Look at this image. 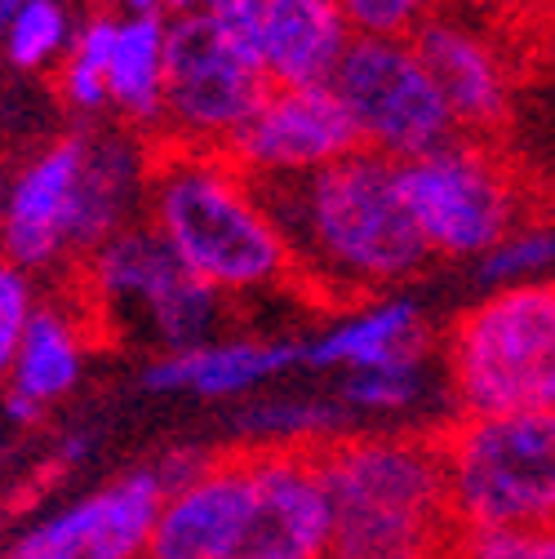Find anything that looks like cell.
Here are the masks:
<instances>
[{
	"label": "cell",
	"instance_id": "cell-32",
	"mask_svg": "<svg viewBox=\"0 0 555 559\" xmlns=\"http://www.w3.org/2000/svg\"><path fill=\"white\" fill-rule=\"evenodd\" d=\"M0 417H5L10 427H36L40 417H45V404H36L32 395L5 386V400H0Z\"/></svg>",
	"mask_w": 555,
	"mask_h": 559
},
{
	"label": "cell",
	"instance_id": "cell-7",
	"mask_svg": "<svg viewBox=\"0 0 555 559\" xmlns=\"http://www.w3.org/2000/svg\"><path fill=\"white\" fill-rule=\"evenodd\" d=\"M395 182L432 258L475 262L498 236L529 218L524 174L484 138L453 133L449 143L400 160Z\"/></svg>",
	"mask_w": 555,
	"mask_h": 559
},
{
	"label": "cell",
	"instance_id": "cell-6",
	"mask_svg": "<svg viewBox=\"0 0 555 559\" xmlns=\"http://www.w3.org/2000/svg\"><path fill=\"white\" fill-rule=\"evenodd\" d=\"M449 507L462 528H551L555 520V417L494 413L436 431Z\"/></svg>",
	"mask_w": 555,
	"mask_h": 559
},
{
	"label": "cell",
	"instance_id": "cell-37",
	"mask_svg": "<svg viewBox=\"0 0 555 559\" xmlns=\"http://www.w3.org/2000/svg\"><path fill=\"white\" fill-rule=\"evenodd\" d=\"M0 204H5V174H0Z\"/></svg>",
	"mask_w": 555,
	"mask_h": 559
},
{
	"label": "cell",
	"instance_id": "cell-8",
	"mask_svg": "<svg viewBox=\"0 0 555 559\" xmlns=\"http://www.w3.org/2000/svg\"><path fill=\"white\" fill-rule=\"evenodd\" d=\"M356 143L387 160H413L458 133L409 36H352L329 76Z\"/></svg>",
	"mask_w": 555,
	"mask_h": 559
},
{
	"label": "cell",
	"instance_id": "cell-29",
	"mask_svg": "<svg viewBox=\"0 0 555 559\" xmlns=\"http://www.w3.org/2000/svg\"><path fill=\"white\" fill-rule=\"evenodd\" d=\"M54 76H58V98H62V107L72 116H81V120L107 116V81H103L98 67L76 62V58H62Z\"/></svg>",
	"mask_w": 555,
	"mask_h": 559
},
{
	"label": "cell",
	"instance_id": "cell-19",
	"mask_svg": "<svg viewBox=\"0 0 555 559\" xmlns=\"http://www.w3.org/2000/svg\"><path fill=\"white\" fill-rule=\"evenodd\" d=\"M103 81H107V116L120 129L156 143L165 111V14L116 23V45Z\"/></svg>",
	"mask_w": 555,
	"mask_h": 559
},
{
	"label": "cell",
	"instance_id": "cell-1",
	"mask_svg": "<svg viewBox=\"0 0 555 559\" xmlns=\"http://www.w3.org/2000/svg\"><path fill=\"white\" fill-rule=\"evenodd\" d=\"M290 253V280L320 307H356L418 280L432 262L413 227L395 160L346 152L320 169L253 182Z\"/></svg>",
	"mask_w": 555,
	"mask_h": 559
},
{
	"label": "cell",
	"instance_id": "cell-2",
	"mask_svg": "<svg viewBox=\"0 0 555 559\" xmlns=\"http://www.w3.org/2000/svg\"><path fill=\"white\" fill-rule=\"evenodd\" d=\"M143 214L174 258L227 302L294 289L285 240L253 178L223 152L152 143Z\"/></svg>",
	"mask_w": 555,
	"mask_h": 559
},
{
	"label": "cell",
	"instance_id": "cell-31",
	"mask_svg": "<svg viewBox=\"0 0 555 559\" xmlns=\"http://www.w3.org/2000/svg\"><path fill=\"white\" fill-rule=\"evenodd\" d=\"M210 457H214V453H200V449H178V453L161 457L152 471H156V479H161L165 493H178L182 484H191V479H196L204 466H210Z\"/></svg>",
	"mask_w": 555,
	"mask_h": 559
},
{
	"label": "cell",
	"instance_id": "cell-30",
	"mask_svg": "<svg viewBox=\"0 0 555 559\" xmlns=\"http://www.w3.org/2000/svg\"><path fill=\"white\" fill-rule=\"evenodd\" d=\"M262 5H267V0H204L200 14L219 27L223 40H232L236 49H245L249 58H258V23H262Z\"/></svg>",
	"mask_w": 555,
	"mask_h": 559
},
{
	"label": "cell",
	"instance_id": "cell-33",
	"mask_svg": "<svg viewBox=\"0 0 555 559\" xmlns=\"http://www.w3.org/2000/svg\"><path fill=\"white\" fill-rule=\"evenodd\" d=\"M94 444H98L94 431H72V436L58 444V457H62V462H85V457L94 453Z\"/></svg>",
	"mask_w": 555,
	"mask_h": 559
},
{
	"label": "cell",
	"instance_id": "cell-28",
	"mask_svg": "<svg viewBox=\"0 0 555 559\" xmlns=\"http://www.w3.org/2000/svg\"><path fill=\"white\" fill-rule=\"evenodd\" d=\"M440 0H338V10L356 36H409Z\"/></svg>",
	"mask_w": 555,
	"mask_h": 559
},
{
	"label": "cell",
	"instance_id": "cell-22",
	"mask_svg": "<svg viewBox=\"0 0 555 559\" xmlns=\"http://www.w3.org/2000/svg\"><path fill=\"white\" fill-rule=\"evenodd\" d=\"M440 360L432 352H409L382 365L346 369L338 386V404L346 413H409L440 395Z\"/></svg>",
	"mask_w": 555,
	"mask_h": 559
},
{
	"label": "cell",
	"instance_id": "cell-36",
	"mask_svg": "<svg viewBox=\"0 0 555 559\" xmlns=\"http://www.w3.org/2000/svg\"><path fill=\"white\" fill-rule=\"evenodd\" d=\"M23 5H27V0H0V32H5V23H10Z\"/></svg>",
	"mask_w": 555,
	"mask_h": 559
},
{
	"label": "cell",
	"instance_id": "cell-26",
	"mask_svg": "<svg viewBox=\"0 0 555 559\" xmlns=\"http://www.w3.org/2000/svg\"><path fill=\"white\" fill-rule=\"evenodd\" d=\"M445 559H555L551 528H462Z\"/></svg>",
	"mask_w": 555,
	"mask_h": 559
},
{
	"label": "cell",
	"instance_id": "cell-10",
	"mask_svg": "<svg viewBox=\"0 0 555 559\" xmlns=\"http://www.w3.org/2000/svg\"><path fill=\"white\" fill-rule=\"evenodd\" d=\"M423 67L432 72L453 129L467 138L498 143L516 116V62L494 23L471 14V0L440 5L409 32Z\"/></svg>",
	"mask_w": 555,
	"mask_h": 559
},
{
	"label": "cell",
	"instance_id": "cell-4",
	"mask_svg": "<svg viewBox=\"0 0 555 559\" xmlns=\"http://www.w3.org/2000/svg\"><path fill=\"white\" fill-rule=\"evenodd\" d=\"M445 391L462 417L555 408V289H489L467 307L440 346Z\"/></svg>",
	"mask_w": 555,
	"mask_h": 559
},
{
	"label": "cell",
	"instance_id": "cell-11",
	"mask_svg": "<svg viewBox=\"0 0 555 559\" xmlns=\"http://www.w3.org/2000/svg\"><path fill=\"white\" fill-rule=\"evenodd\" d=\"M249 515L223 559H324L329 493L316 444H249Z\"/></svg>",
	"mask_w": 555,
	"mask_h": 559
},
{
	"label": "cell",
	"instance_id": "cell-12",
	"mask_svg": "<svg viewBox=\"0 0 555 559\" xmlns=\"http://www.w3.org/2000/svg\"><path fill=\"white\" fill-rule=\"evenodd\" d=\"M356 147V129L329 85H267L249 120L227 138L223 156L262 182L320 169Z\"/></svg>",
	"mask_w": 555,
	"mask_h": 559
},
{
	"label": "cell",
	"instance_id": "cell-21",
	"mask_svg": "<svg viewBox=\"0 0 555 559\" xmlns=\"http://www.w3.org/2000/svg\"><path fill=\"white\" fill-rule=\"evenodd\" d=\"M165 488L152 466H138L94 493V528L81 559H143Z\"/></svg>",
	"mask_w": 555,
	"mask_h": 559
},
{
	"label": "cell",
	"instance_id": "cell-16",
	"mask_svg": "<svg viewBox=\"0 0 555 559\" xmlns=\"http://www.w3.org/2000/svg\"><path fill=\"white\" fill-rule=\"evenodd\" d=\"M303 365V342L294 337H214L191 352H161L143 365V391L152 395H200L232 400L285 378Z\"/></svg>",
	"mask_w": 555,
	"mask_h": 559
},
{
	"label": "cell",
	"instance_id": "cell-5",
	"mask_svg": "<svg viewBox=\"0 0 555 559\" xmlns=\"http://www.w3.org/2000/svg\"><path fill=\"white\" fill-rule=\"evenodd\" d=\"M72 271L94 324H129L156 352H191L214 342L236 307L214 285L196 280L147 218L111 231Z\"/></svg>",
	"mask_w": 555,
	"mask_h": 559
},
{
	"label": "cell",
	"instance_id": "cell-14",
	"mask_svg": "<svg viewBox=\"0 0 555 559\" xmlns=\"http://www.w3.org/2000/svg\"><path fill=\"white\" fill-rule=\"evenodd\" d=\"M147 165L152 143L120 124L111 129H85V160L72 182V209H67V249L72 266L103 245L111 231L138 223L147 195Z\"/></svg>",
	"mask_w": 555,
	"mask_h": 559
},
{
	"label": "cell",
	"instance_id": "cell-18",
	"mask_svg": "<svg viewBox=\"0 0 555 559\" xmlns=\"http://www.w3.org/2000/svg\"><path fill=\"white\" fill-rule=\"evenodd\" d=\"M356 32L338 0H267L258 23V67L267 85H329Z\"/></svg>",
	"mask_w": 555,
	"mask_h": 559
},
{
	"label": "cell",
	"instance_id": "cell-3",
	"mask_svg": "<svg viewBox=\"0 0 555 559\" xmlns=\"http://www.w3.org/2000/svg\"><path fill=\"white\" fill-rule=\"evenodd\" d=\"M333 511L324 559H445L458 533L440 436L369 431L316 444Z\"/></svg>",
	"mask_w": 555,
	"mask_h": 559
},
{
	"label": "cell",
	"instance_id": "cell-38",
	"mask_svg": "<svg viewBox=\"0 0 555 559\" xmlns=\"http://www.w3.org/2000/svg\"><path fill=\"white\" fill-rule=\"evenodd\" d=\"M0 449H5V431H0Z\"/></svg>",
	"mask_w": 555,
	"mask_h": 559
},
{
	"label": "cell",
	"instance_id": "cell-35",
	"mask_svg": "<svg viewBox=\"0 0 555 559\" xmlns=\"http://www.w3.org/2000/svg\"><path fill=\"white\" fill-rule=\"evenodd\" d=\"M161 5H165V19H174V14H196L204 0H161Z\"/></svg>",
	"mask_w": 555,
	"mask_h": 559
},
{
	"label": "cell",
	"instance_id": "cell-9",
	"mask_svg": "<svg viewBox=\"0 0 555 559\" xmlns=\"http://www.w3.org/2000/svg\"><path fill=\"white\" fill-rule=\"evenodd\" d=\"M262 94L267 76L258 58L223 40L200 10L165 19V111L156 143L223 152Z\"/></svg>",
	"mask_w": 555,
	"mask_h": 559
},
{
	"label": "cell",
	"instance_id": "cell-15",
	"mask_svg": "<svg viewBox=\"0 0 555 559\" xmlns=\"http://www.w3.org/2000/svg\"><path fill=\"white\" fill-rule=\"evenodd\" d=\"M249 515V457L214 453L191 484L165 493L147 559H223Z\"/></svg>",
	"mask_w": 555,
	"mask_h": 559
},
{
	"label": "cell",
	"instance_id": "cell-17",
	"mask_svg": "<svg viewBox=\"0 0 555 559\" xmlns=\"http://www.w3.org/2000/svg\"><path fill=\"white\" fill-rule=\"evenodd\" d=\"M409 352H432V329L423 316V302L409 294H378L369 302H356L338 316L324 333L303 342V365L298 369H365L382 365Z\"/></svg>",
	"mask_w": 555,
	"mask_h": 559
},
{
	"label": "cell",
	"instance_id": "cell-39",
	"mask_svg": "<svg viewBox=\"0 0 555 559\" xmlns=\"http://www.w3.org/2000/svg\"><path fill=\"white\" fill-rule=\"evenodd\" d=\"M143 559H147V555H143Z\"/></svg>",
	"mask_w": 555,
	"mask_h": 559
},
{
	"label": "cell",
	"instance_id": "cell-20",
	"mask_svg": "<svg viewBox=\"0 0 555 559\" xmlns=\"http://www.w3.org/2000/svg\"><path fill=\"white\" fill-rule=\"evenodd\" d=\"M90 311L76 316L67 302H40L32 307L23 337H19V356L10 369L14 391L32 395L36 404H58L62 395H72L81 373H85V329H90Z\"/></svg>",
	"mask_w": 555,
	"mask_h": 559
},
{
	"label": "cell",
	"instance_id": "cell-27",
	"mask_svg": "<svg viewBox=\"0 0 555 559\" xmlns=\"http://www.w3.org/2000/svg\"><path fill=\"white\" fill-rule=\"evenodd\" d=\"M36 307V275L14 266L10 258H0V386L10 382L14 356H19V337L23 324Z\"/></svg>",
	"mask_w": 555,
	"mask_h": 559
},
{
	"label": "cell",
	"instance_id": "cell-24",
	"mask_svg": "<svg viewBox=\"0 0 555 559\" xmlns=\"http://www.w3.org/2000/svg\"><path fill=\"white\" fill-rule=\"evenodd\" d=\"M72 32L76 19L67 10V0H27L0 32V45H5V58L19 72H49L72 49Z\"/></svg>",
	"mask_w": 555,
	"mask_h": 559
},
{
	"label": "cell",
	"instance_id": "cell-23",
	"mask_svg": "<svg viewBox=\"0 0 555 559\" xmlns=\"http://www.w3.org/2000/svg\"><path fill=\"white\" fill-rule=\"evenodd\" d=\"M352 413L338 400H258L240 408L236 427L249 444H320L346 431Z\"/></svg>",
	"mask_w": 555,
	"mask_h": 559
},
{
	"label": "cell",
	"instance_id": "cell-34",
	"mask_svg": "<svg viewBox=\"0 0 555 559\" xmlns=\"http://www.w3.org/2000/svg\"><path fill=\"white\" fill-rule=\"evenodd\" d=\"M107 10L120 19H143V14H165L161 0H107Z\"/></svg>",
	"mask_w": 555,
	"mask_h": 559
},
{
	"label": "cell",
	"instance_id": "cell-13",
	"mask_svg": "<svg viewBox=\"0 0 555 559\" xmlns=\"http://www.w3.org/2000/svg\"><path fill=\"white\" fill-rule=\"evenodd\" d=\"M85 160V129H72L40 147L14 178H5L0 204V258H10L27 275H54L72 266L67 249V209L72 182Z\"/></svg>",
	"mask_w": 555,
	"mask_h": 559
},
{
	"label": "cell",
	"instance_id": "cell-25",
	"mask_svg": "<svg viewBox=\"0 0 555 559\" xmlns=\"http://www.w3.org/2000/svg\"><path fill=\"white\" fill-rule=\"evenodd\" d=\"M551 262H555L551 223L546 218H524L475 258V280L484 285V294L511 289V285H538V280H546Z\"/></svg>",
	"mask_w": 555,
	"mask_h": 559
}]
</instances>
